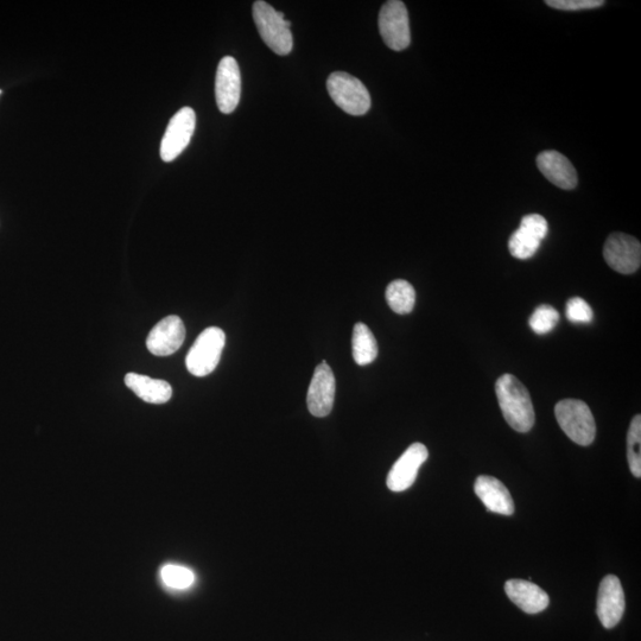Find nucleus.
<instances>
[{
	"label": "nucleus",
	"instance_id": "obj_8",
	"mask_svg": "<svg viewBox=\"0 0 641 641\" xmlns=\"http://www.w3.org/2000/svg\"><path fill=\"white\" fill-rule=\"evenodd\" d=\"M604 257L606 263L619 274H634L641 265L639 240L628 236V234L613 233L606 240Z\"/></svg>",
	"mask_w": 641,
	"mask_h": 641
},
{
	"label": "nucleus",
	"instance_id": "obj_22",
	"mask_svg": "<svg viewBox=\"0 0 641 641\" xmlns=\"http://www.w3.org/2000/svg\"><path fill=\"white\" fill-rule=\"evenodd\" d=\"M161 579L168 588L184 590L194 585L195 574L186 567L167 564L161 569Z\"/></svg>",
	"mask_w": 641,
	"mask_h": 641
},
{
	"label": "nucleus",
	"instance_id": "obj_4",
	"mask_svg": "<svg viewBox=\"0 0 641 641\" xmlns=\"http://www.w3.org/2000/svg\"><path fill=\"white\" fill-rule=\"evenodd\" d=\"M226 344L224 330L209 327L199 335L187 354L186 366L195 377H207L220 363Z\"/></svg>",
	"mask_w": 641,
	"mask_h": 641
},
{
	"label": "nucleus",
	"instance_id": "obj_11",
	"mask_svg": "<svg viewBox=\"0 0 641 641\" xmlns=\"http://www.w3.org/2000/svg\"><path fill=\"white\" fill-rule=\"evenodd\" d=\"M241 95V74L238 62L232 56H226L219 63L215 78V98L219 110L230 114L236 111Z\"/></svg>",
	"mask_w": 641,
	"mask_h": 641
},
{
	"label": "nucleus",
	"instance_id": "obj_18",
	"mask_svg": "<svg viewBox=\"0 0 641 641\" xmlns=\"http://www.w3.org/2000/svg\"><path fill=\"white\" fill-rule=\"evenodd\" d=\"M125 384L137 397L150 404H164L173 396V389L165 380L152 379L142 374L128 373Z\"/></svg>",
	"mask_w": 641,
	"mask_h": 641
},
{
	"label": "nucleus",
	"instance_id": "obj_9",
	"mask_svg": "<svg viewBox=\"0 0 641 641\" xmlns=\"http://www.w3.org/2000/svg\"><path fill=\"white\" fill-rule=\"evenodd\" d=\"M548 232V221L542 215H526L510 238L509 250L512 257L526 260L535 256Z\"/></svg>",
	"mask_w": 641,
	"mask_h": 641
},
{
	"label": "nucleus",
	"instance_id": "obj_23",
	"mask_svg": "<svg viewBox=\"0 0 641 641\" xmlns=\"http://www.w3.org/2000/svg\"><path fill=\"white\" fill-rule=\"evenodd\" d=\"M558 321H560V314L557 310L543 304L530 317V327L536 334L544 335L550 333L557 326Z\"/></svg>",
	"mask_w": 641,
	"mask_h": 641
},
{
	"label": "nucleus",
	"instance_id": "obj_21",
	"mask_svg": "<svg viewBox=\"0 0 641 641\" xmlns=\"http://www.w3.org/2000/svg\"><path fill=\"white\" fill-rule=\"evenodd\" d=\"M627 459L634 477L641 478V416H634L627 434Z\"/></svg>",
	"mask_w": 641,
	"mask_h": 641
},
{
	"label": "nucleus",
	"instance_id": "obj_15",
	"mask_svg": "<svg viewBox=\"0 0 641 641\" xmlns=\"http://www.w3.org/2000/svg\"><path fill=\"white\" fill-rule=\"evenodd\" d=\"M537 167L554 186L570 190L577 186V173L568 158L558 151H544L537 157Z\"/></svg>",
	"mask_w": 641,
	"mask_h": 641
},
{
	"label": "nucleus",
	"instance_id": "obj_14",
	"mask_svg": "<svg viewBox=\"0 0 641 641\" xmlns=\"http://www.w3.org/2000/svg\"><path fill=\"white\" fill-rule=\"evenodd\" d=\"M626 608L625 593L617 576L608 575L602 580L598 594L596 614L605 628H613L623 619Z\"/></svg>",
	"mask_w": 641,
	"mask_h": 641
},
{
	"label": "nucleus",
	"instance_id": "obj_20",
	"mask_svg": "<svg viewBox=\"0 0 641 641\" xmlns=\"http://www.w3.org/2000/svg\"><path fill=\"white\" fill-rule=\"evenodd\" d=\"M386 301L396 314H410L415 308L416 291L409 282L397 279L387 287Z\"/></svg>",
	"mask_w": 641,
	"mask_h": 641
},
{
	"label": "nucleus",
	"instance_id": "obj_13",
	"mask_svg": "<svg viewBox=\"0 0 641 641\" xmlns=\"http://www.w3.org/2000/svg\"><path fill=\"white\" fill-rule=\"evenodd\" d=\"M336 382L332 368L323 361L316 367L310 383L307 404L310 414L326 417L332 412L335 399Z\"/></svg>",
	"mask_w": 641,
	"mask_h": 641
},
{
	"label": "nucleus",
	"instance_id": "obj_10",
	"mask_svg": "<svg viewBox=\"0 0 641 641\" xmlns=\"http://www.w3.org/2000/svg\"><path fill=\"white\" fill-rule=\"evenodd\" d=\"M429 458L427 447L422 443H414L405 450L387 475L386 484L392 492H404L414 485L418 471Z\"/></svg>",
	"mask_w": 641,
	"mask_h": 641
},
{
	"label": "nucleus",
	"instance_id": "obj_26",
	"mask_svg": "<svg viewBox=\"0 0 641 641\" xmlns=\"http://www.w3.org/2000/svg\"><path fill=\"white\" fill-rule=\"evenodd\" d=\"M0 94H2V91H0Z\"/></svg>",
	"mask_w": 641,
	"mask_h": 641
},
{
	"label": "nucleus",
	"instance_id": "obj_2",
	"mask_svg": "<svg viewBox=\"0 0 641 641\" xmlns=\"http://www.w3.org/2000/svg\"><path fill=\"white\" fill-rule=\"evenodd\" d=\"M253 19L260 37L272 52L285 56L294 48V38L291 34V23L285 19L282 12L263 0L253 4Z\"/></svg>",
	"mask_w": 641,
	"mask_h": 641
},
{
	"label": "nucleus",
	"instance_id": "obj_12",
	"mask_svg": "<svg viewBox=\"0 0 641 641\" xmlns=\"http://www.w3.org/2000/svg\"><path fill=\"white\" fill-rule=\"evenodd\" d=\"M184 339L186 327L183 321L179 316L171 315L152 328L147 339V347L156 357H169L179 351Z\"/></svg>",
	"mask_w": 641,
	"mask_h": 641
},
{
	"label": "nucleus",
	"instance_id": "obj_17",
	"mask_svg": "<svg viewBox=\"0 0 641 641\" xmlns=\"http://www.w3.org/2000/svg\"><path fill=\"white\" fill-rule=\"evenodd\" d=\"M505 592L514 605L528 614H538L548 608L549 595L535 583L524 580L506 582Z\"/></svg>",
	"mask_w": 641,
	"mask_h": 641
},
{
	"label": "nucleus",
	"instance_id": "obj_24",
	"mask_svg": "<svg viewBox=\"0 0 641 641\" xmlns=\"http://www.w3.org/2000/svg\"><path fill=\"white\" fill-rule=\"evenodd\" d=\"M567 319L574 323H589L593 319V310L580 297L570 298L566 310Z\"/></svg>",
	"mask_w": 641,
	"mask_h": 641
},
{
	"label": "nucleus",
	"instance_id": "obj_16",
	"mask_svg": "<svg viewBox=\"0 0 641 641\" xmlns=\"http://www.w3.org/2000/svg\"><path fill=\"white\" fill-rule=\"evenodd\" d=\"M474 491L488 511L504 516H512L514 513L511 493L498 479L481 475L475 481Z\"/></svg>",
	"mask_w": 641,
	"mask_h": 641
},
{
	"label": "nucleus",
	"instance_id": "obj_5",
	"mask_svg": "<svg viewBox=\"0 0 641 641\" xmlns=\"http://www.w3.org/2000/svg\"><path fill=\"white\" fill-rule=\"evenodd\" d=\"M327 90L334 103L351 116H364L371 109L370 93L363 82L351 74H330Z\"/></svg>",
	"mask_w": 641,
	"mask_h": 641
},
{
	"label": "nucleus",
	"instance_id": "obj_7",
	"mask_svg": "<svg viewBox=\"0 0 641 641\" xmlns=\"http://www.w3.org/2000/svg\"><path fill=\"white\" fill-rule=\"evenodd\" d=\"M196 126V114L190 107H183L171 118L161 143V157L164 162H173L186 149Z\"/></svg>",
	"mask_w": 641,
	"mask_h": 641
},
{
	"label": "nucleus",
	"instance_id": "obj_3",
	"mask_svg": "<svg viewBox=\"0 0 641 641\" xmlns=\"http://www.w3.org/2000/svg\"><path fill=\"white\" fill-rule=\"evenodd\" d=\"M555 416L561 429L571 441L582 447L595 440L596 424L589 406L579 399H564L555 406Z\"/></svg>",
	"mask_w": 641,
	"mask_h": 641
},
{
	"label": "nucleus",
	"instance_id": "obj_19",
	"mask_svg": "<svg viewBox=\"0 0 641 641\" xmlns=\"http://www.w3.org/2000/svg\"><path fill=\"white\" fill-rule=\"evenodd\" d=\"M353 358L359 366L373 363L378 357V344L371 329L364 323H357L353 329Z\"/></svg>",
	"mask_w": 641,
	"mask_h": 641
},
{
	"label": "nucleus",
	"instance_id": "obj_25",
	"mask_svg": "<svg viewBox=\"0 0 641 641\" xmlns=\"http://www.w3.org/2000/svg\"><path fill=\"white\" fill-rule=\"evenodd\" d=\"M545 4L552 9L563 11H580L601 8L604 0H547Z\"/></svg>",
	"mask_w": 641,
	"mask_h": 641
},
{
	"label": "nucleus",
	"instance_id": "obj_6",
	"mask_svg": "<svg viewBox=\"0 0 641 641\" xmlns=\"http://www.w3.org/2000/svg\"><path fill=\"white\" fill-rule=\"evenodd\" d=\"M379 31L387 47L402 52L411 43L409 14L401 0H390L379 14Z\"/></svg>",
	"mask_w": 641,
	"mask_h": 641
},
{
	"label": "nucleus",
	"instance_id": "obj_1",
	"mask_svg": "<svg viewBox=\"0 0 641 641\" xmlns=\"http://www.w3.org/2000/svg\"><path fill=\"white\" fill-rule=\"evenodd\" d=\"M495 392L510 427L518 433H529L535 424V410L528 389L512 374H504L497 380Z\"/></svg>",
	"mask_w": 641,
	"mask_h": 641
}]
</instances>
